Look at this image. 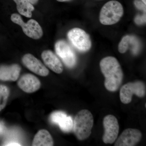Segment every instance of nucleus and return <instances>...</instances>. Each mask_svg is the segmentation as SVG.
I'll return each mask as SVG.
<instances>
[{"label": "nucleus", "mask_w": 146, "mask_h": 146, "mask_svg": "<svg viewBox=\"0 0 146 146\" xmlns=\"http://www.w3.org/2000/svg\"><path fill=\"white\" fill-rule=\"evenodd\" d=\"M100 67L104 75V85L107 90L111 92L117 91L123 81V74L117 60L113 56H107L100 62Z\"/></svg>", "instance_id": "1"}, {"label": "nucleus", "mask_w": 146, "mask_h": 146, "mask_svg": "<svg viewBox=\"0 0 146 146\" xmlns=\"http://www.w3.org/2000/svg\"><path fill=\"white\" fill-rule=\"evenodd\" d=\"M94 125V117L87 110H80L77 113L73 122V130L76 137L80 141L89 138Z\"/></svg>", "instance_id": "2"}, {"label": "nucleus", "mask_w": 146, "mask_h": 146, "mask_svg": "<svg viewBox=\"0 0 146 146\" xmlns=\"http://www.w3.org/2000/svg\"><path fill=\"white\" fill-rule=\"evenodd\" d=\"M124 13L121 4L117 1L106 3L102 7L100 14V22L105 25H111L117 23Z\"/></svg>", "instance_id": "3"}, {"label": "nucleus", "mask_w": 146, "mask_h": 146, "mask_svg": "<svg viewBox=\"0 0 146 146\" xmlns=\"http://www.w3.org/2000/svg\"><path fill=\"white\" fill-rule=\"evenodd\" d=\"M11 21L22 27L23 31L29 37L35 39H40L43 35L42 29L37 21L33 19L29 20L27 23L23 21L19 14L13 13L11 17Z\"/></svg>", "instance_id": "4"}, {"label": "nucleus", "mask_w": 146, "mask_h": 146, "mask_svg": "<svg viewBox=\"0 0 146 146\" xmlns=\"http://www.w3.org/2000/svg\"><path fill=\"white\" fill-rule=\"evenodd\" d=\"M146 86L142 81L128 82L123 85L120 91L121 102L124 104L129 103L132 100L133 94L140 98H143L146 95Z\"/></svg>", "instance_id": "5"}, {"label": "nucleus", "mask_w": 146, "mask_h": 146, "mask_svg": "<svg viewBox=\"0 0 146 146\" xmlns=\"http://www.w3.org/2000/svg\"><path fill=\"white\" fill-rule=\"evenodd\" d=\"M68 37L73 46L80 51H87L92 46L89 35L79 28H74L70 30L68 32Z\"/></svg>", "instance_id": "6"}, {"label": "nucleus", "mask_w": 146, "mask_h": 146, "mask_svg": "<svg viewBox=\"0 0 146 146\" xmlns=\"http://www.w3.org/2000/svg\"><path fill=\"white\" fill-rule=\"evenodd\" d=\"M56 54L63 60L67 67L72 68L76 63V57L74 52L68 42L65 40L57 41L55 45Z\"/></svg>", "instance_id": "7"}, {"label": "nucleus", "mask_w": 146, "mask_h": 146, "mask_svg": "<svg viewBox=\"0 0 146 146\" xmlns=\"http://www.w3.org/2000/svg\"><path fill=\"white\" fill-rule=\"evenodd\" d=\"M104 133L103 141L106 144H112L117 138L119 132V123L117 118L113 115L106 116L103 120Z\"/></svg>", "instance_id": "8"}, {"label": "nucleus", "mask_w": 146, "mask_h": 146, "mask_svg": "<svg viewBox=\"0 0 146 146\" xmlns=\"http://www.w3.org/2000/svg\"><path fill=\"white\" fill-rule=\"evenodd\" d=\"M140 130L136 129L128 128L124 131L118 138L115 146H134L138 144L142 138Z\"/></svg>", "instance_id": "9"}, {"label": "nucleus", "mask_w": 146, "mask_h": 146, "mask_svg": "<svg viewBox=\"0 0 146 146\" xmlns=\"http://www.w3.org/2000/svg\"><path fill=\"white\" fill-rule=\"evenodd\" d=\"M22 61L24 65L33 72L42 76L48 75V70L44 65L34 56L27 54L23 56Z\"/></svg>", "instance_id": "10"}, {"label": "nucleus", "mask_w": 146, "mask_h": 146, "mask_svg": "<svg viewBox=\"0 0 146 146\" xmlns=\"http://www.w3.org/2000/svg\"><path fill=\"white\" fill-rule=\"evenodd\" d=\"M50 121L53 123L58 125L63 132L68 133L73 129V121L70 116L60 111L52 112L50 116Z\"/></svg>", "instance_id": "11"}, {"label": "nucleus", "mask_w": 146, "mask_h": 146, "mask_svg": "<svg viewBox=\"0 0 146 146\" xmlns=\"http://www.w3.org/2000/svg\"><path fill=\"white\" fill-rule=\"evenodd\" d=\"M18 85L24 92L32 93L39 89L41 86V82L35 76L27 74L22 76L18 80Z\"/></svg>", "instance_id": "12"}, {"label": "nucleus", "mask_w": 146, "mask_h": 146, "mask_svg": "<svg viewBox=\"0 0 146 146\" xmlns=\"http://www.w3.org/2000/svg\"><path fill=\"white\" fill-rule=\"evenodd\" d=\"M41 56L45 65L51 70L58 74L63 72L62 63L53 52L50 50H46L43 52Z\"/></svg>", "instance_id": "13"}, {"label": "nucleus", "mask_w": 146, "mask_h": 146, "mask_svg": "<svg viewBox=\"0 0 146 146\" xmlns=\"http://www.w3.org/2000/svg\"><path fill=\"white\" fill-rule=\"evenodd\" d=\"M21 70L17 64L0 65V80L4 81H15L18 79Z\"/></svg>", "instance_id": "14"}, {"label": "nucleus", "mask_w": 146, "mask_h": 146, "mask_svg": "<svg viewBox=\"0 0 146 146\" xmlns=\"http://www.w3.org/2000/svg\"><path fill=\"white\" fill-rule=\"evenodd\" d=\"M53 144V138L49 132L45 129H41L35 136L32 146H52Z\"/></svg>", "instance_id": "15"}, {"label": "nucleus", "mask_w": 146, "mask_h": 146, "mask_svg": "<svg viewBox=\"0 0 146 146\" xmlns=\"http://www.w3.org/2000/svg\"><path fill=\"white\" fill-rule=\"evenodd\" d=\"M17 5L18 12L21 15L27 18H31L32 11L34 10L33 5L28 0H13Z\"/></svg>", "instance_id": "16"}, {"label": "nucleus", "mask_w": 146, "mask_h": 146, "mask_svg": "<svg viewBox=\"0 0 146 146\" xmlns=\"http://www.w3.org/2000/svg\"><path fill=\"white\" fill-rule=\"evenodd\" d=\"M9 95V90L8 87L0 84V112L5 107Z\"/></svg>", "instance_id": "17"}, {"label": "nucleus", "mask_w": 146, "mask_h": 146, "mask_svg": "<svg viewBox=\"0 0 146 146\" xmlns=\"http://www.w3.org/2000/svg\"><path fill=\"white\" fill-rule=\"evenodd\" d=\"M129 45L131 46V49L133 54H137L141 49V44L138 38L135 36L130 35Z\"/></svg>", "instance_id": "18"}, {"label": "nucleus", "mask_w": 146, "mask_h": 146, "mask_svg": "<svg viewBox=\"0 0 146 146\" xmlns=\"http://www.w3.org/2000/svg\"><path fill=\"white\" fill-rule=\"evenodd\" d=\"M130 35H127L123 37L118 46V50L121 53H124L129 48Z\"/></svg>", "instance_id": "19"}, {"label": "nucleus", "mask_w": 146, "mask_h": 146, "mask_svg": "<svg viewBox=\"0 0 146 146\" xmlns=\"http://www.w3.org/2000/svg\"><path fill=\"white\" fill-rule=\"evenodd\" d=\"M135 23L138 25H141L146 23V14L143 15H138L134 19Z\"/></svg>", "instance_id": "20"}, {"label": "nucleus", "mask_w": 146, "mask_h": 146, "mask_svg": "<svg viewBox=\"0 0 146 146\" xmlns=\"http://www.w3.org/2000/svg\"><path fill=\"white\" fill-rule=\"evenodd\" d=\"M134 4V5L138 9L143 11L144 12H146V4H145L142 1L135 0Z\"/></svg>", "instance_id": "21"}, {"label": "nucleus", "mask_w": 146, "mask_h": 146, "mask_svg": "<svg viewBox=\"0 0 146 146\" xmlns=\"http://www.w3.org/2000/svg\"><path fill=\"white\" fill-rule=\"evenodd\" d=\"M7 129L4 123L0 121V136H2L6 131Z\"/></svg>", "instance_id": "22"}, {"label": "nucleus", "mask_w": 146, "mask_h": 146, "mask_svg": "<svg viewBox=\"0 0 146 146\" xmlns=\"http://www.w3.org/2000/svg\"><path fill=\"white\" fill-rule=\"evenodd\" d=\"M5 146H21V145L18 143L13 142V143H9L6 144Z\"/></svg>", "instance_id": "23"}, {"label": "nucleus", "mask_w": 146, "mask_h": 146, "mask_svg": "<svg viewBox=\"0 0 146 146\" xmlns=\"http://www.w3.org/2000/svg\"><path fill=\"white\" fill-rule=\"evenodd\" d=\"M28 1L29 2L33 5L35 4L38 2L39 0H28Z\"/></svg>", "instance_id": "24"}, {"label": "nucleus", "mask_w": 146, "mask_h": 146, "mask_svg": "<svg viewBox=\"0 0 146 146\" xmlns=\"http://www.w3.org/2000/svg\"><path fill=\"white\" fill-rule=\"evenodd\" d=\"M56 1L58 2H64L70 1L72 0H56Z\"/></svg>", "instance_id": "25"}, {"label": "nucleus", "mask_w": 146, "mask_h": 146, "mask_svg": "<svg viewBox=\"0 0 146 146\" xmlns=\"http://www.w3.org/2000/svg\"><path fill=\"white\" fill-rule=\"evenodd\" d=\"M141 1H142L145 4H146V0H141Z\"/></svg>", "instance_id": "26"}]
</instances>
